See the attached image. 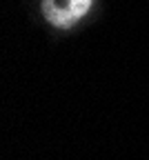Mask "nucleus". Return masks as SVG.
<instances>
[{"label":"nucleus","instance_id":"nucleus-1","mask_svg":"<svg viewBox=\"0 0 149 160\" xmlns=\"http://www.w3.org/2000/svg\"><path fill=\"white\" fill-rule=\"evenodd\" d=\"M94 0H42L40 11L45 20L56 29H71L87 16Z\"/></svg>","mask_w":149,"mask_h":160}]
</instances>
